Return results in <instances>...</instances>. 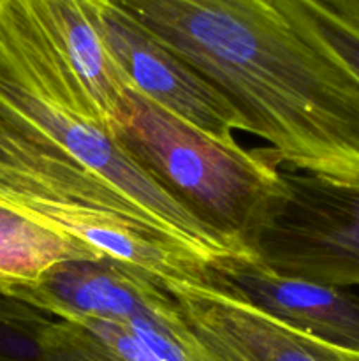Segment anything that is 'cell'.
<instances>
[{
	"mask_svg": "<svg viewBox=\"0 0 359 361\" xmlns=\"http://www.w3.org/2000/svg\"><path fill=\"white\" fill-rule=\"evenodd\" d=\"M115 137L178 203L256 256L260 233L287 194L282 164L267 148L222 143L132 87Z\"/></svg>",
	"mask_w": 359,
	"mask_h": 361,
	"instance_id": "3",
	"label": "cell"
},
{
	"mask_svg": "<svg viewBox=\"0 0 359 361\" xmlns=\"http://www.w3.org/2000/svg\"><path fill=\"white\" fill-rule=\"evenodd\" d=\"M0 67L39 101L115 136L130 83L94 0H0Z\"/></svg>",
	"mask_w": 359,
	"mask_h": 361,
	"instance_id": "4",
	"label": "cell"
},
{
	"mask_svg": "<svg viewBox=\"0 0 359 361\" xmlns=\"http://www.w3.org/2000/svg\"><path fill=\"white\" fill-rule=\"evenodd\" d=\"M201 281L234 293L289 326L359 353V298L341 288L287 277L256 257H234L206 268Z\"/></svg>",
	"mask_w": 359,
	"mask_h": 361,
	"instance_id": "9",
	"label": "cell"
},
{
	"mask_svg": "<svg viewBox=\"0 0 359 361\" xmlns=\"http://www.w3.org/2000/svg\"><path fill=\"white\" fill-rule=\"evenodd\" d=\"M315 2L359 28V0H315Z\"/></svg>",
	"mask_w": 359,
	"mask_h": 361,
	"instance_id": "13",
	"label": "cell"
},
{
	"mask_svg": "<svg viewBox=\"0 0 359 361\" xmlns=\"http://www.w3.org/2000/svg\"><path fill=\"white\" fill-rule=\"evenodd\" d=\"M35 361H165L122 321L48 319L37 335Z\"/></svg>",
	"mask_w": 359,
	"mask_h": 361,
	"instance_id": "10",
	"label": "cell"
},
{
	"mask_svg": "<svg viewBox=\"0 0 359 361\" xmlns=\"http://www.w3.org/2000/svg\"><path fill=\"white\" fill-rule=\"evenodd\" d=\"M287 194L256 243L270 270L333 288L359 286V185L282 168Z\"/></svg>",
	"mask_w": 359,
	"mask_h": 361,
	"instance_id": "5",
	"label": "cell"
},
{
	"mask_svg": "<svg viewBox=\"0 0 359 361\" xmlns=\"http://www.w3.org/2000/svg\"><path fill=\"white\" fill-rule=\"evenodd\" d=\"M289 21L333 51L359 78V28L315 0H271Z\"/></svg>",
	"mask_w": 359,
	"mask_h": 361,
	"instance_id": "12",
	"label": "cell"
},
{
	"mask_svg": "<svg viewBox=\"0 0 359 361\" xmlns=\"http://www.w3.org/2000/svg\"><path fill=\"white\" fill-rule=\"evenodd\" d=\"M9 307H11L9 298H7V296H4V289H2V286H0V317H4L7 312H9Z\"/></svg>",
	"mask_w": 359,
	"mask_h": 361,
	"instance_id": "14",
	"label": "cell"
},
{
	"mask_svg": "<svg viewBox=\"0 0 359 361\" xmlns=\"http://www.w3.org/2000/svg\"><path fill=\"white\" fill-rule=\"evenodd\" d=\"M4 295L55 319L101 317L123 323L180 316L175 298L157 279L108 257L62 261L34 284L13 286Z\"/></svg>",
	"mask_w": 359,
	"mask_h": 361,
	"instance_id": "8",
	"label": "cell"
},
{
	"mask_svg": "<svg viewBox=\"0 0 359 361\" xmlns=\"http://www.w3.org/2000/svg\"><path fill=\"white\" fill-rule=\"evenodd\" d=\"M77 257L95 256L0 203V286L4 291L13 286L34 284L55 264Z\"/></svg>",
	"mask_w": 359,
	"mask_h": 361,
	"instance_id": "11",
	"label": "cell"
},
{
	"mask_svg": "<svg viewBox=\"0 0 359 361\" xmlns=\"http://www.w3.org/2000/svg\"><path fill=\"white\" fill-rule=\"evenodd\" d=\"M218 88L285 169L359 185V78L271 0H109Z\"/></svg>",
	"mask_w": 359,
	"mask_h": 361,
	"instance_id": "2",
	"label": "cell"
},
{
	"mask_svg": "<svg viewBox=\"0 0 359 361\" xmlns=\"http://www.w3.org/2000/svg\"><path fill=\"white\" fill-rule=\"evenodd\" d=\"M94 2L102 35L134 90L201 133L225 145H239L234 133H248V123L215 85L115 4Z\"/></svg>",
	"mask_w": 359,
	"mask_h": 361,
	"instance_id": "7",
	"label": "cell"
},
{
	"mask_svg": "<svg viewBox=\"0 0 359 361\" xmlns=\"http://www.w3.org/2000/svg\"><path fill=\"white\" fill-rule=\"evenodd\" d=\"M0 203L164 288L252 256L162 189L111 133L39 101L2 67Z\"/></svg>",
	"mask_w": 359,
	"mask_h": 361,
	"instance_id": "1",
	"label": "cell"
},
{
	"mask_svg": "<svg viewBox=\"0 0 359 361\" xmlns=\"http://www.w3.org/2000/svg\"><path fill=\"white\" fill-rule=\"evenodd\" d=\"M165 289L187 324L190 361H359V353L303 334L204 281L171 282Z\"/></svg>",
	"mask_w": 359,
	"mask_h": 361,
	"instance_id": "6",
	"label": "cell"
}]
</instances>
